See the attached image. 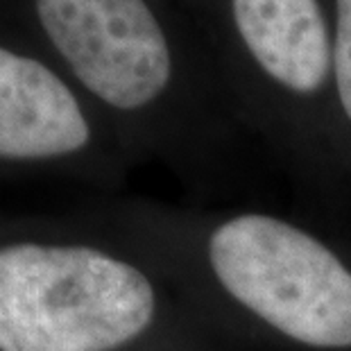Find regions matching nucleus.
Returning a JSON list of instances; mask_svg holds the SVG:
<instances>
[{
    "label": "nucleus",
    "mask_w": 351,
    "mask_h": 351,
    "mask_svg": "<svg viewBox=\"0 0 351 351\" xmlns=\"http://www.w3.org/2000/svg\"><path fill=\"white\" fill-rule=\"evenodd\" d=\"M208 324L247 351H351V231L256 204L145 206L121 220Z\"/></svg>",
    "instance_id": "f257e3e1"
},
{
    "label": "nucleus",
    "mask_w": 351,
    "mask_h": 351,
    "mask_svg": "<svg viewBox=\"0 0 351 351\" xmlns=\"http://www.w3.org/2000/svg\"><path fill=\"white\" fill-rule=\"evenodd\" d=\"M204 36L252 141L308 213L347 227L351 195L335 145L328 0H204Z\"/></svg>",
    "instance_id": "f03ea898"
},
{
    "label": "nucleus",
    "mask_w": 351,
    "mask_h": 351,
    "mask_svg": "<svg viewBox=\"0 0 351 351\" xmlns=\"http://www.w3.org/2000/svg\"><path fill=\"white\" fill-rule=\"evenodd\" d=\"M0 351H247L152 263L104 241L0 247Z\"/></svg>",
    "instance_id": "7ed1b4c3"
},
{
    "label": "nucleus",
    "mask_w": 351,
    "mask_h": 351,
    "mask_svg": "<svg viewBox=\"0 0 351 351\" xmlns=\"http://www.w3.org/2000/svg\"><path fill=\"white\" fill-rule=\"evenodd\" d=\"M95 147L77 91L39 59L0 48V159L55 163Z\"/></svg>",
    "instance_id": "20e7f679"
},
{
    "label": "nucleus",
    "mask_w": 351,
    "mask_h": 351,
    "mask_svg": "<svg viewBox=\"0 0 351 351\" xmlns=\"http://www.w3.org/2000/svg\"><path fill=\"white\" fill-rule=\"evenodd\" d=\"M333 25L335 145L351 195V0H328Z\"/></svg>",
    "instance_id": "39448f33"
}]
</instances>
